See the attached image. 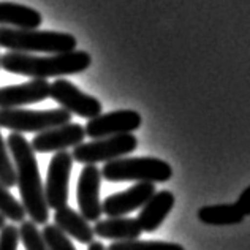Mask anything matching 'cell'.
<instances>
[{"instance_id": "6da1fadb", "label": "cell", "mask_w": 250, "mask_h": 250, "mask_svg": "<svg viewBox=\"0 0 250 250\" xmlns=\"http://www.w3.org/2000/svg\"><path fill=\"white\" fill-rule=\"evenodd\" d=\"M13 165L16 169V186L21 193V203L25 214L37 225H46L49 219V208L46 203L44 187L34 149L21 133H11L6 138Z\"/></svg>"}, {"instance_id": "7a4b0ae2", "label": "cell", "mask_w": 250, "mask_h": 250, "mask_svg": "<svg viewBox=\"0 0 250 250\" xmlns=\"http://www.w3.org/2000/svg\"><path fill=\"white\" fill-rule=\"evenodd\" d=\"M92 63V57L87 51H71L51 56H35L25 52H5L0 57V67L8 73L34 78V80H48L78 75L85 71Z\"/></svg>"}, {"instance_id": "3957f363", "label": "cell", "mask_w": 250, "mask_h": 250, "mask_svg": "<svg viewBox=\"0 0 250 250\" xmlns=\"http://www.w3.org/2000/svg\"><path fill=\"white\" fill-rule=\"evenodd\" d=\"M76 44V38L65 32L16 29L0 25V48H6L13 52H25V54L48 52L51 56L75 51Z\"/></svg>"}, {"instance_id": "277c9868", "label": "cell", "mask_w": 250, "mask_h": 250, "mask_svg": "<svg viewBox=\"0 0 250 250\" xmlns=\"http://www.w3.org/2000/svg\"><path fill=\"white\" fill-rule=\"evenodd\" d=\"M173 176V168L168 162L155 157H122L104 163L102 177L109 182H168Z\"/></svg>"}, {"instance_id": "5b68a950", "label": "cell", "mask_w": 250, "mask_h": 250, "mask_svg": "<svg viewBox=\"0 0 250 250\" xmlns=\"http://www.w3.org/2000/svg\"><path fill=\"white\" fill-rule=\"evenodd\" d=\"M71 114L63 108L57 109H0V128H8L13 133H42L49 128L70 124Z\"/></svg>"}, {"instance_id": "8992f818", "label": "cell", "mask_w": 250, "mask_h": 250, "mask_svg": "<svg viewBox=\"0 0 250 250\" xmlns=\"http://www.w3.org/2000/svg\"><path fill=\"white\" fill-rule=\"evenodd\" d=\"M138 147V138L133 133L108 136L90 143H83L73 149V160L84 165L108 163L131 154Z\"/></svg>"}, {"instance_id": "52a82bcc", "label": "cell", "mask_w": 250, "mask_h": 250, "mask_svg": "<svg viewBox=\"0 0 250 250\" xmlns=\"http://www.w3.org/2000/svg\"><path fill=\"white\" fill-rule=\"evenodd\" d=\"M49 97L61 104L65 111H68L70 114H76L84 117V119H94V117L100 116L103 111L98 98L84 94L73 83L63 80V78H59L51 84Z\"/></svg>"}, {"instance_id": "ba28073f", "label": "cell", "mask_w": 250, "mask_h": 250, "mask_svg": "<svg viewBox=\"0 0 250 250\" xmlns=\"http://www.w3.org/2000/svg\"><path fill=\"white\" fill-rule=\"evenodd\" d=\"M71 167H73V155L67 150L57 152L51 159L44 186V196L49 209L57 210L68 206Z\"/></svg>"}, {"instance_id": "9c48e42d", "label": "cell", "mask_w": 250, "mask_h": 250, "mask_svg": "<svg viewBox=\"0 0 250 250\" xmlns=\"http://www.w3.org/2000/svg\"><path fill=\"white\" fill-rule=\"evenodd\" d=\"M143 119L141 114L133 109H119L111 113H102L100 116L89 119L85 124V136L92 140H102L108 136L127 135L133 133L135 130L141 127Z\"/></svg>"}, {"instance_id": "30bf717a", "label": "cell", "mask_w": 250, "mask_h": 250, "mask_svg": "<svg viewBox=\"0 0 250 250\" xmlns=\"http://www.w3.org/2000/svg\"><path fill=\"white\" fill-rule=\"evenodd\" d=\"M100 186L102 169H98L97 165H85L80 174V179H78L76 200L80 214L87 222H98L103 214Z\"/></svg>"}, {"instance_id": "8fae6325", "label": "cell", "mask_w": 250, "mask_h": 250, "mask_svg": "<svg viewBox=\"0 0 250 250\" xmlns=\"http://www.w3.org/2000/svg\"><path fill=\"white\" fill-rule=\"evenodd\" d=\"M85 138V130L81 124H65L61 127L49 128L38 133L32 140L30 146L34 152L38 154H51L62 152L70 147H76L83 144Z\"/></svg>"}, {"instance_id": "7c38bea8", "label": "cell", "mask_w": 250, "mask_h": 250, "mask_svg": "<svg viewBox=\"0 0 250 250\" xmlns=\"http://www.w3.org/2000/svg\"><path fill=\"white\" fill-rule=\"evenodd\" d=\"M155 193V184L136 182L125 192L109 195L102 201L103 214L108 217H125L136 209H141Z\"/></svg>"}, {"instance_id": "4fadbf2b", "label": "cell", "mask_w": 250, "mask_h": 250, "mask_svg": "<svg viewBox=\"0 0 250 250\" xmlns=\"http://www.w3.org/2000/svg\"><path fill=\"white\" fill-rule=\"evenodd\" d=\"M51 95L48 80H32L24 84L0 87V109H15L44 102Z\"/></svg>"}, {"instance_id": "5bb4252c", "label": "cell", "mask_w": 250, "mask_h": 250, "mask_svg": "<svg viewBox=\"0 0 250 250\" xmlns=\"http://www.w3.org/2000/svg\"><path fill=\"white\" fill-rule=\"evenodd\" d=\"M174 195L169 190H162V192H155L146 205L141 208V212L138 215V223L143 231L152 233L159 228L163 220L167 219L171 209L174 208Z\"/></svg>"}, {"instance_id": "9a60e30c", "label": "cell", "mask_w": 250, "mask_h": 250, "mask_svg": "<svg viewBox=\"0 0 250 250\" xmlns=\"http://www.w3.org/2000/svg\"><path fill=\"white\" fill-rule=\"evenodd\" d=\"M94 233L97 238L122 242L138 239L141 236L143 229L136 219H130V217H108L106 220L95 222Z\"/></svg>"}, {"instance_id": "2e32d148", "label": "cell", "mask_w": 250, "mask_h": 250, "mask_svg": "<svg viewBox=\"0 0 250 250\" xmlns=\"http://www.w3.org/2000/svg\"><path fill=\"white\" fill-rule=\"evenodd\" d=\"M54 225L61 229L62 233L76 239L78 242H81V244L89 246L90 242H94V238H95L94 227H90L89 222L70 206H65L56 210Z\"/></svg>"}, {"instance_id": "e0dca14e", "label": "cell", "mask_w": 250, "mask_h": 250, "mask_svg": "<svg viewBox=\"0 0 250 250\" xmlns=\"http://www.w3.org/2000/svg\"><path fill=\"white\" fill-rule=\"evenodd\" d=\"M43 22L37 10L15 2H0V25L16 29H38Z\"/></svg>"}, {"instance_id": "ac0fdd59", "label": "cell", "mask_w": 250, "mask_h": 250, "mask_svg": "<svg viewBox=\"0 0 250 250\" xmlns=\"http://www.w3.org/2000/svg\"><path fill=\"white\" fill-rule=\"evenodd\" d=\"M196 217L201 223L212 227H227V225H239L244 222L246 215L241 209L234 205H212L203 206L198 209Z\"/></svg>"}, {"instance_id": "d6986e66", "label": "cell", "mask_w": 250, "mask_h": 250, "mask_svg": "<svg viewBox=\"0 0 250 250\" xmlns=\"http://www.w3.org/2000/svg\"><path fill=\"white\" fill-rule=\"evenodd\" d=\"M0 214L15 223H22L25 220V209L22 203L16 200L10 193L8 187H5L2 182H0Z\"/></svg>"}, {"instance_id": "ffe728a7", "label": "cell", "mask_w": 250, "mask_h": 250, "mask_svg": "<svg viewBox=\"0 0 250 250\" xmlns=\"http://www.w3.org/2000/svg\"><path fill=\"white\" fill-rule=\"evenodd\" d=\"M106 250H186L181 244L165 241H122L113 242Z\"/></svg>"}, {"instance_id": "44dd1931", "label": "cell", "mask_w": 250, "mask_h": 250, "mask_svg": "<svg viewBox=\"0 0 250 250\" xmlns=\"http://www.w3.org/2000/svg\"><path fill=\"white\" fill-rule=\"evenodd\" d=\"M19 242H22L25 250H51L46 244L43 234L38 231L37 223L24 220L19 227Z\"/></svg>"}, {"instance_id": "7402d4cb", "label": "cell", "mask_w": 250, "mask_h": 250, "mask_svg": "<svg viewBox=\"0 0 250 250\" xmlns=\"http://www.w3.org/2000/svg\"><path fill=\"white\" fill-rule=\"evenodd\" d=\"M0 182L5 187L16 186V169L13 165V159L8 154L6 141L2 135H0Z\"/></svg>"}, {"instance_id": "603a6c76", "label": "cell", "mask_w": 250, "mask_h": 250, "mask_svg": "<svg viewBox=\"0 0 250 250\" xmlns=\"http://www.w3.org/2000/svg\"><path fill=\"white\" fill-rule=\"evenodd\" d=\"M42 234L51 250H76L68 236L62 233L56 225H44Z\"/></svg>"}, {"instance_id": "cb8c5ba5", "label": "cell", "mask_w": 250, "mask_h": 250, "mask_svg": "<svg viewBox=\"0 0 250 250\" xmlns=\"http://www.w3.org/2000/svg\"><path fill=\"white\" fill-rule=\"evenodd\" d=\"M19 228L15 225H5L0 229V250H18Z\"/></svg>"}, {"instance_id": "d4e9b609", "label": "cell", "mask_w": 250, "mask_h": 250, "mask_svg": "<svg viewBox=\"0 0 250 250\" xmlns=\"http://www.w3.org/2000/svg\"><path fill=\"white\" fill-rule=\"evenodd\" d=\"M236 206L241 209V212L244 214L246 217L250 215V186L246 187L244 190L241 192L238 201H236Z\"/></svg>"}, {"instance_id": "484cf974", "label": "cell", "mask_w": 250, "mask_h": 250, "mask_svg": "<svg viewBox=\"0 0 250 250\" xmlns=\"http://www.w3.org/2000/svg\"><path fill=\"white\" fill-rule=\"evenodd\" d=\"M87 250H106V247H104L102 242L94 241V242H90V244H89V249Z\"/></svg>"}, {"instance_id": "4316f807", "label": "cell", "mask_w": 250, "mask_h": 250, "mask_svg": "<svg viewBox=\"0 0 250 250\" xmlns=\"http://www.w3.org/2000/svg\"><path fill=\"white\" fill-rule=\"evenodd\" d=\"M5 225H6V219H5V217H3L2 214H0V229H2Z\"/></svg>"}, {"instance_id": "83f0119b", "label": "cell", "mask_w": 250, "mask_h": 250, "mask_svg": "<svg viewBox=\"0 0 250 250\" xmlns=\"http://www.w3.org/2000/svg\"><path fill=\"white\" fill-rule=\"evenodd\" d=\"M0 57H2V56H0ZM0 68H2V67H0Z\"/></svg>"}]
</instances>
